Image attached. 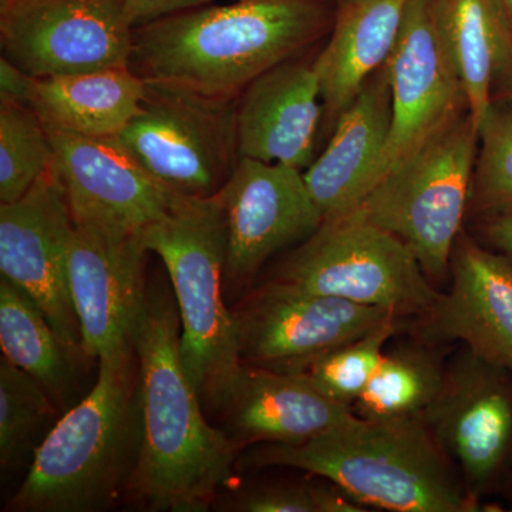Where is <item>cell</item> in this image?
Wrapping results in <instances>:
<instances>
[{
	"label": "cell",
	"instance_id": "1",
	"mask_svg": "<svg viewBox=\"0 0 512 512\" xmlns=\"http://www.w3.org/2000/svg\"><path fill=\"white\" fill-rule=\"evenodd\" d=\"M134 348L143 440L127 493L150 511H207L232 480L242 448L205 417L181 356V319L170 289L147 288Z\"/></svg>",
	"mask_w": 512,
	"mask_h": 512
},
{
	"label": "cell",
	"instance_id": "2",
	"mask_svg": "<svg viewBox=\"0 0 512 512\" xmlns=\"http://www.w3.org/2000/svg\"><path fill=\"white\" fill-rule=\"evenodd\" d=\"M335 3L231 0L133 29L130 69L146 82L237 100L272 67L311 52L329 35Z\"/></svg>",
	"mask_w": 512,
	"mask_h": 512
},
{
	"label": "cell",
	"instance_id": "3",
	"mask_svg": "<svg viewBox=\"0 0 512 512\" xmlns=\"http://www.w3.org/2000/svg\"><path fill=\"white\" fill-rule=\"evenodd\" d=\"M141 440L140 365L133 343L99 357L93 389L47 431L6 510H107L127 491Z\"/></svg>",
	"mask_w": 512,
	"mask_h": 512
},
{
	"label": "cell",
	"instance_id": "4",
	"mask_svg": "<svg viewBox=\"0 0 512 512\" xmlns=\"http://www.w3.org/2000/svg\"><path fill=\"white\" fill-rule=\"evenodd\" d=\"M248 468L288 467L325 478L363 507L393 512H473L481 503L421 417H350L302 446L258 444Z\"/></svg>",
	"mask_w": 512,
	"mask_h": 512
},
{
	"label": "cell",
	"instance_id": "5",
	"mask_svg": "<svg viewBox=\"0 0 512 512\" xmlns=\"http://www.w3.org/2000/svg\"><path fill=\"white\" fill-rule=\"evenodd\" d=\"M163 261L181 319V356L202 406L214 407L244 365L224 301L227 217L220 195L180 197L140 232Z\"/></svg>",
	"mask_w": 512,
	"mask_h": 512
},
{
	"label": "cell",
	"instance_id": "6",
	"mask_svg": "<svg viewBox=\"0 0 512 512\" xmlns=\"http://www.w3.org/2000/svg\"><path fill=\"white\" fill-rule=\"evenodd\" d=\"M478 141L476 124L464 111L387 171L355 210L402 239L431 282L450 276L451 254L470 204Z\"/></svg>",
	"mask_w": 512,
	"mask_h": 512
},
{
	"label": "cell",
	"instance_id": "7",
	"mask_svg": "<svg viewBox=\"0 0 512 512\" xmlns=\"http://www.w3.org/2000/svg\"><path fill=\"white\" fill-rule=\"evenodd\" d=\"M274 279L316 295L387 309L402 320L426 315L441 293L402 239L355 211L323 221L286 256Z\"/></svg>",
	"mask_w": 512,
	"mask_h": 512
},
{
	"label": "cell",
	"instance_id": "8",
	"mask_svg": "<svg viewBox=\"0 0 512 512\" xmlns=\"http://www.w3.org/2000/svg\"><path fill=\"white\" fill-rule=\"evenodd\" d=\"M117 138L168 190L211 197L238 164L237 100L147 82L140 113Z\"/></svg>",
	"mask_w": 512,
	"mask_h": 512
},
{
	"label": "cell",
	"instance_id": "9",
	"mask_svg": "<svg viewBox=\"0 0 512 512\" xmlns=\"http://www.w3.org/2000/svg\"><path fill=\"white\" fill-rule=\"evenodd\" d=\"M126 0H0L2 56L33 77L130 66Z\"/></svg>",
	"mask_w": 512,
	"mask_h": 512
},
{
	"label": "cell",
	"instance_id": "10",
	"mask_svg": "<svg viewBox=\"0 0 512 512\" xmlns=\"http://www.w3.org/2000/svg\"><path fill=\"white\" fill-rule=\"evenodd\" d=\"M476 500L501 490L512 464V372L463 346L421 416Z\"/></svg>",
	"mask_w": 512,
	"mask_h": 512
},
{
	"label": "cell",
	"instance_id": "11",
	"mask_svg": "<svg viewBox=\"0 0 512 512\" xmlns=\"http://www.w3.org/2000/svg\"><path fill=\"white\" fill-rule=\"evenodd\" d=\"M232 312L242 363L286 373L301 372L316 357L399 318L387 309L316 295L276 279L249 293Z\"/></svg>",
	"mask_w": 512,
	"mask_h": 512
},
{
	"label": "cell",
	"instance_id": "12",
	"mask_svg": "<svg viewBox=\"0 0 512 512\" xmlns=\"http://www.w3.org/2000/svg\"><path fill=\"white\" fill-rule=\"evenodd\" d=\"M74 221L55 167L20 200L0 204V272L39 305L70 355L84 356L69 286Z\"/></svg>",
	"mask_w": 512,
	"mask_h": 512
},
{
	"label": "cell",
	"instance_id": "13",
	"mask_svg": "<svg viewBox=\"0 0 512 512\" xmlns=\"http://www.w3.org/2000/svg\"><path fill=\"white\" fill-rule=\"evenodd\" d=\"M227 217L224 281L247 286L269 258L298 247L323 224L303 171L282 163L239 158L218 192Z\"/></svg>",
	"mask_w": 512,
	"mask_h": 512
},
{
	"label": "cell",
	"instance_id": "14",
	"mask_svg": "<svg viewBox=\"0 0 512 512\" xmlns=\"http://www.w3.org/2000/svg\"><path fill=\"white\" fill-rule=\"evenodd\" d=\"M46 128L53 167L74 224L141 232L180 197L158 183L119 138L83 137Z\"/></svg>",
	"mask_w": 512,
	"mask_h": 512
},
{
	"label": "cell",
	"instance_id": "15",
	"mask_svg": "<svg viewBox=\"0 0 512 512\" xmlns=\"http://www.w3.org/2000/svg\"><path fill=\"white\" fill-rule=\"evenodd\" d=\"M384 69L392 90L393 116L376 184L431 134L468 110L463 86L441 39L434 0H409Z\"/></svg>",
	"mask_w": 512,
	"mask_h": 512
},
{
	"label": "cell",
	"instance_id": "16",
	"mask_svg": "<svg viewBox=\"0 0 512 512\" xmlns=\"http://www.w3.org/2000/svg\"><path fill=\"white\" fill-rule=\"evenodd\" d=\"M148 254L140 232L74 224L69 286L84 356L99 360L133 345L146 302L144 265Z\"/></svg>",
	"mask_w": 512,
	"mask_h": 512
},
{
	"label": "cell",
	"instance_id": "17",
	"mask_svg": "<svg viewBox=\"0 0 512 512\" xmlns=\"http://www.w3.org/2000/svg\"><path fill=\"white\" fill-rule=\"evenodd\" d=\"M450 278V291L413 319L414 338L436 345L461 342L512 372V261L461 232Z\"/></svg>",
	"mask_w": 512,
	"mask_h": 512
},
{
	"label": "cell",
	"instance_id": "18",
	"mask_svg": "<svg viewBox=\"0 0 512 512\" xmlns=\"http://www.w3.org/2000/svg\"><path fill=\"white\" fill-rule=\"evenodd\" d=\"M311 53L256 77L237 99L239 158L305 171L315 160L322 97Z\"/></svg>",
	"mask_w": 512,
	"mask_h": 512
},
{
	"label": "cell",
	"instance_id": "19",
	"mask_svg": "<svg viewBox=\"0 0 512 512\" xmlns=\"http://www.w3.org/2000/svg\"><path fill=\"white\" fill-rule=\"evenodd\" d=\"M212 410L242 450L258 444L302 446L355 416L301 373L242 365Z\"/></svg>",
	"mask_w": 512,
	"mask_h": 512
},
{
	"label": "cell",
	"instance_id": "20",
	"mask_svg": "<svg viewBox=\"0 0 512 512\" xmlns=\"http://www.w3.org/2000/svg\"><path fill=\"white\" fill-rule=\"evenodd\" d=\"M392 116V90L383 66L340 114L325 150L303 171L323 221L355 211L375 187Z\"/></svg>",
	"mask_w": 512,
	"mask_h": 512
},
{
	"label": "cell",
	"instance_id": "21",
	"mask_svg": "<svg viewBox=\"0 0 512 512\" xmlns=\"http://www.w3.org/2000/svg\"><path fill=\"white\" fill-rule=\"evenodd\" d=\"M409 0H336L335 19L315 64L323 124L333 130L340 114L389 59Z\"/></svg>",
	"mask_w": 512,
	"mask_h": 512
},
{
	"label": "cell",
	"instance_id": "22",
	"mask_svg": "<svg viewBox=\"0 0 512 512\" xmlns=\"http://www.w3.org/2000/svg\"><path fill=\"white\" fill-rule=\"evenodd\" d=\"M146 93V80L128 66L32 77L26 103L46 127L83 137L117 138L140 113Z\"/></svg>",
	"mask_w": 512,
	"mask_h": 512
},
{
	"label": "cell",
	"instance_id": "23",
	"mask_svg": "<svg viewBox=\"0 0 512 512\" xmlns=\"http://www.w3.org/2000/svg\"><path fill=\"white\" fill-rule=\"evenodd\" d=\"M437 26L480 131L493 104L495 77L512 50V29L498 0H434Z\"/></svg>",
	"mask_w": 512,
	"mask_h": 512
},
{
	"label": "cell",
	"instance_id": "24",
	"mask_svg": "<svg viewBox=\"0 0 512 512\" xmlns=\"http://www.w3.org/2000/svg\"><path fill=\"white\" fill-rule=\"evenodd\" d=\"M443 345L414 338L386 350L382 362L353 404L367 420L416 419L439 397L446 380Z\"/></svg>",
	"mask_w": 512,
	"mask_h": 512
},
{
	"label": "cell",
	"instance_id": "25",
	"mask_svg": "<svg viewBox=\"0 0 512 512\" xmlns=\"http://www.w3.org/2000/svg\"><path fill=\"white\" fill-rule=\"evenodd\" d=\"M0 346L3 357L35 377L50 396L69 392L76 357L64 348L39 305L5 276L0 278Z\"/></svg>",
	"mask_w": 512,
	"mask_h": 512
},
{
	"label": "cell",
	"instance_id": "26",
	"mask_svg": "<svg viewBox=\"0 0 512 512\" xmlns=\"http://www.w3.org/2000/svg\"><path fill=\"white\" fill-rule=\"evenodd\" d=\"M53 167V147L26 101L0 96V204L20 200Z\"/></svg>",
	"mask_w": 512,
	"mask_h": 512
},
{
	"label": "cell",
	"instance_id": "27",
	"mask_svg": "<svg viewBox=\"0 0 512 512\" xmlns=\"http://www.w3.org/2000/svg\"><path fill=\"white\" fill-rule=\"evenodd\" d=\"M478 138L467 212L476 221L512 212V101L493 100Z\"/></svg>",
	"mask_w": 512,
	"mask_h": 512
},
{
	"label": "cell",
	"instance_id": "28",
	"mask_svg": "<svg viewBox=\"0 0 512 512\" xmlns=\"http://www.w3.org/2000/svg\"><path fill=\"white\" fill-rule=\"evenodd\" d=\"M400 325L402 319L386 320L360 338L316 357L298 373L333 402L353 407L365 392L382 362L387 343L399 332Z\"/></svg>",
	"mask_w": 512,
	"mask_h": 512
},
{
	"label": "cell",
	"instance_id": "29",
	"mask_svg": "<svg viewBox=\"0 0 512 512\" xmlns=\"http://www.w3.org/2000/svg\"><path fill=\"white\" fill-rule=\"evenodd\" d=\"M49 392L35 377L0 360V464L3 470L16 466L36 437L55 414Z\"/></svg>",
	"mask_w": 512,
	"mask_h": 512
},
{
	"label": "cell",
	"instance_id": "30",
	"mask_svg": "<svg viewBox=\"0 0 512 512\" xmlns=\"http://www.w3.org/2000/svg\"><path fill=\"white\" fill-rule=\"evenodd\" d=\"M319 478V477H318ZM229 510L241 512H359L367 511L338 485L322 483H271L239 491Z\"/></svg>",
	"mask_w": 512,
	"mask_h": 512
},
{
	"label": "cell",
	"instance_id": "31",
	"mask_svg": "<svg viewBox=\"0 0 512 512\" xmlns=\"http://www.w3.org/2000/svg\"><path fill=\"white\" fill-rule=\"evenodd\" d=\"M214 2L215 0H126V6L128 19L136 28L151 20L184 12V10L202 8Z\"/></svg>",
	"mask_w": 512,
	"mask_h": 512
},
{
	"label": "cell",
	"instance_id": "32",
	"mask_svg": "<svg viewBox=\"0 0 512 512\" xmlns=\"http://www.w3.org/2000/svg\"><path fill=\"white\" fill-rule=\"evenodd\" d=\"M477 229L488 248L512 261V212L478 220Z\"/></svg>",
	"mask_w": 512,
	"mask_h": 512
},
{
	"label": "cell",
	"instance_id": "33",
	"mask_svg": "<svg viewBox=\"0 0 512 512\" xmlns=\"http://www.w3.org/2000/svg\"><path fill=\"white\" fill-rule=\"evenodd\" d=\"M30 82H32V77L2 56L0 59V96L26 101Z\"/></svg>",
	"mask_w": 512,
	"mask_h": 512
},
{
	"label": "cell",
	"instance_id": "34",
	"mask_svg": "<svg viewBox=\"0 0 512 512\" xmlns=\"http://www.w3.org/2000/svg\"><path fill=\"white\" fill-rule=\"evenodd\" d=\"M493 100L512 101V50L495 77Z\"/></svg>",
	"mask_w": 512,
	"mask_h": 512
},
{
	"label": "cell",
	"instance_id": "35",
	"mask_svg": "<svg viewBox=\"0 0 512 512\" xmlns=\"http://www.w3.org/2000/svg\"><path fill=\"white\" fill-rule=\"evenodd\" d=\"M501 490L504 491L505 495L512 501V464L510 467V471H508L507 478H505L503 488Z\"/></svg>",
	"mask_w": 512,
	"mask_h": 512
},
{
	"label": "cell",
	"instance_id": "36",
	"mask_svg": "<svg viewBox=\"0 0 512 512\" xmlns=\"http://www.w3.org/2000/svg\"><path fill=\"white\" fill-rule=\"evenodd\" d=\"M498 2L503 6L505 15H507L508 22H510L512 29V0H498Z\"/></svg>",
	"mask_w": 512,
	"mask_h": 512
},
{
	"label": "cell",
	"instance_id": "37",
	"mask_svg": "<svg viewBox=\"0 0 512 512\" xmlns=\"http://www.w3.org/2000/svg\"><path fill=\"white\" fill-rule=\"evenodd\" d=\"M322 2L335 3V2H336V0H322Z\"/></svg>",
	"mask_w": 512,
	"mask_h": 512
}]
</instances>
